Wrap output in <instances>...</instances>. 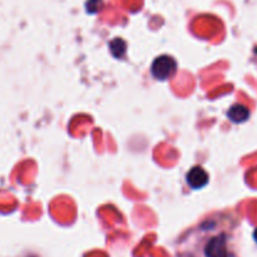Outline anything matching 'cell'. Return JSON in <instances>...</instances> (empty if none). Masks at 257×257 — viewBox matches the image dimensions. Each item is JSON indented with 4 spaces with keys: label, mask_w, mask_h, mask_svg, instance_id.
Segmentation results:
<instances>
[{
    "label": "cell",
    "mask_w": 257,
    "mask_h": 257,
    "mask_svg": "<svg viewBox=\"0 0 257 257\" xmlns=\"http://www.w3.org/2000/svg\"><path fill=\"white\" fill-rule=\"evenodd\" d=\"M187 183L193 190H201L208 183V175L202 167L191 168L187 173Z\"/></svg>",
    "instance_id": "3"
},
{
    "label": "cell",
    "mask_w": 257,
    "mask_h": 257,
    "mask_svg": "<svg viewBox=\"0 0 257 257\" xmlns=\"http://www.w3.org/2000/svg\"><path fill=\"white\" fill-rule=\"evenodd\" d=\"M253 237H255V240H256V242H257V228H256L255 233H253Z\"/></svg>",
    "instance_id": "6"
},
{
    "label": "cell",
    "mask_w": 257,
    "mask_h": 257,
    "mask_svg": "<svg viewBox=\"0 0 257 257\" xmlns=\"http://www.w3.org/2000/svg\"><path fill=\"white\" fill-rule=\"evenodd\" d=\"M176 68H177V64H176L175 59L172 57L161 55L153 62L151 72H152V75L156 79L166 80L175 74Z\"/></svg>",
    "instance_id": "1"
},
{
    "label": "cell",
    "mask_w": 257,
    "mask_h": 257,
    "mask_svg": "<svg viewBox=\"0 0 257 257\" xmlns=\"http://www.w3.org/2000/svg\"><path fill=\"white\" fill-rule=\"evenodd\" d=\"M110 49L114 57L120 58L125 52V43L119 38H115L113 42H110Z\"/></svg>",
    "instance_id": "5"
},
{
    "label": "cell",
    "mask_w": 257,
    "mask_h": 257,
    "mask_svg": "<svg viewBox=\"0 0 257 257\" xmlns=\"http://www.w3.org/2000/svg\"><path fill=\"white\" fill-rule=\"evenodd\" d=\"M227 115L233 123H243L250 117V110L245 105L235 104L228 109Z\"/></svg>",
    "instance_id": "4"
},
{
    "label": "cell",
    "mask_w": 257,
    "mask_h": 257,
    "mask_svg": "<svg viewBox=\"0 0 257 257\" xmlns=\"http://www.w3.org/2000/svg\"><path fill=\"white\" fill-rule=\"evenodd\" d=\"M205 253L207 257H228L227 240L225 235H218L211 238L206 245Z\"/></svg>",
    "instance_id": "2"
}]
</instances>
